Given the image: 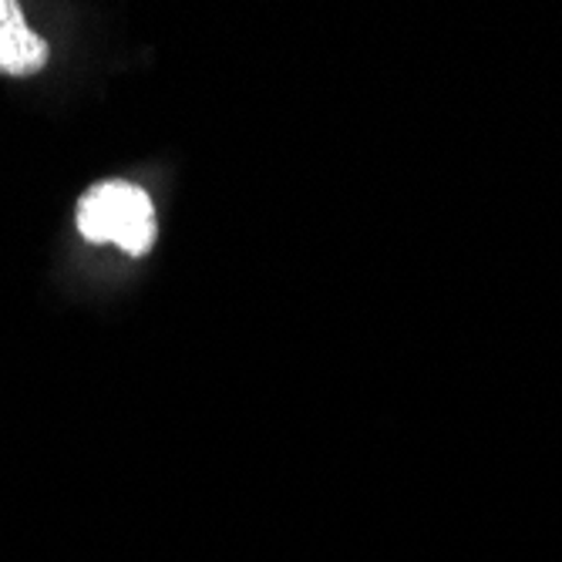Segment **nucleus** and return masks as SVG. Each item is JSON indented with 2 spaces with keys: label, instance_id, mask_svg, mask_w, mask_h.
Masks as SVG:
<instances>
[{
  "label": "nucleus",
  "instance_id": "obj_1",
  "mask_svg": "<svg viewBox=\"0 0 562 562\" xmlns=\"http://www.w3.org/2000/svg\"><path fill=\"white\" fill-rule=\"evenodd\" d=\"M78 233L94 246L115 243L128 257H145L159 236L156 206H151L148 192L135 182H94L78 199Z\"/></svg>",
  "mask_w": 562,
  "mask_h": 562
},
{
  "label": "nucleus",
  "instance_id": "obj_2",
  "mask_svg": "<svg viewBox=\"0 0 562 562\" xmlns=\"http://www.w3.org/2000/svg\"><path fill=\"white\" fill-rule=\"evenodd\" d=\"M50 61V47L24 21V11L14 0H0V75L31 78Z\"/></svg>",
  "mask_w": 562,
  "mask_h": 562
}]
</instances>
